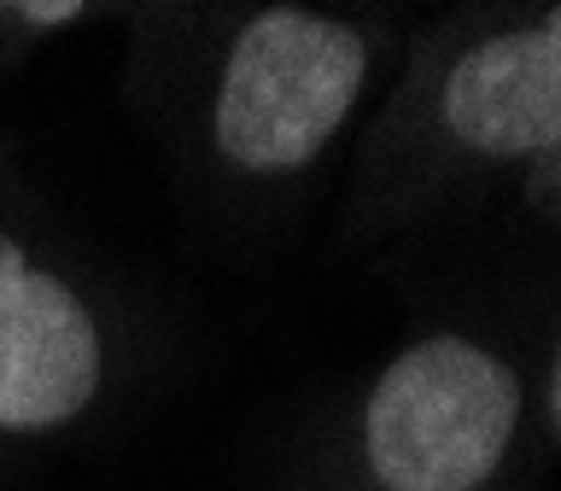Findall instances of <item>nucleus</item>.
Masks as SVG:
<instances>
[{
	"mask_svg": "<svg viewBox=\"0 0 561 491\" xmlns=\"http://www.w3.org/2000/svg\"><path fill=\"white\" fill-rule=\"evenodd\" d=\"M105 345L88 298L0 228V433L70 427L100 398Z\"/></svg>",
	"mask_w": 561,
	"mask_h": 491,
	"instance_id": "nucleus-3",
	"label": "nucleus"
},
{
	"mask_svg": "<svg viewBox=\"0 0 561 491\" xmlns=\"http://www.w3.org/2000/svg\"><path fill=\"white\" fill-rule=\"evenodd\" d=\"M520 427L515 368L468 340H421L368 398V463L386 491H480Z\"/></svg>",
	"mask_w": 561,
	"mask_h": 491,
	"instance_id": "nucleus-2",
	"label": "nucleus"
},
{
	"mask_svg": "<svg viewBox=\"0 0 561 491\" xmlns=\"http://www.w3.org/2000/svg\"><path fill=\"white\" fill-rule=\"evenodd\" d=\"M556 182H561V147H556L550 158H543V164H538V175H533V187H556ZM543 210H556V217H561V199H550Z\"/></svg>",
	"mask_w": 561,
	"mask_h": 491,
	"instance_id": "nucleus-6",
	"label": "nucleus"
},
{
	"mask_svg": "<svg viewBox=\"0 0 561 491\" xmlns=\"http://www.w3.org/2000/svg\"><path fill=\"white\" fill-rule=\"evenodd\" d=\"M550 415H556V433H561V351H556V380H550Z\"/></svg>",
	"mask_w": 561,
	"mask_h": 491,
	"instance_id": "nucleus-7",
	"label": "nucleus"
},
{
	"mask_svg": "<svg viewBox=\"0 0 561 491\" xmlns=\"http://www.w3.org/2000/svg\"><path fill=\"white\" fill-rule=\"evenodd\" d=\"M0 18L7 24H24V30H59V24H77V18H88V7H77V0H59V7H0Z\"/></svg>",
	"mask_w": 561,
	"mask_h": 491,
	"instance_id": "nucleus-5",
	"label": "nucleus"
},
{
	"mask_svg": "<svg viewBox=\"0 0 561 491\" xmlns=\"http://www.w3.org/2000/svg\"><path fill=\"white\" fill-rule=\"evenodd\" d=\"M368 77L363 35L305 7H270L245 18L217 82V147L228 164L280 175L305 170L340 135Z\"/></svg>",
	"mask_w": 561,
	"mask_h": 491,
	"instance_id": "nucleus-1",
	"label": "nucleus"
},
{
	"mask_svg": "<svg viewBox=\"0 0 561 491\" xmlns=\"http://www.w3.org/2000/svg\"><path fill=\"white\" fill-rule=\"evenodd\" d=\"M445 123L485 158L561 147V7L533 30L485 35L445 77Z\"/></svg>",
	"mask_w": 561,
	"mask_h": 491,
	"instance_id": "nucleus-4",
	"label": "nucleus"
}]
</instances>
